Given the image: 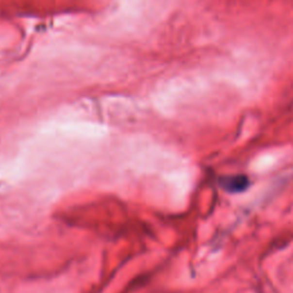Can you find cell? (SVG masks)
Returning a JSON list of instances; mask_svg holds the SVG:
<instances>
[{
    "label": "cell",
    "instance_id": "6da1fadb",
    "mask_svg": "<svg viewBox=\"0 0 293 293\" xmlns=\"http://www.w3.org/2000/svg\"><path fill=\"white\" fill-rule=\"evenodd\" d=\"M220 184L226 192L231 194L243 193L250 186V180L246 175H230V177L221 178Z\"/></svg>",
    "mask_w": 293,
    "mask_h": 293
}]
</instances>
